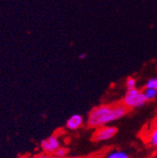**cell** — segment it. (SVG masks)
Returning a JSON list of instances; mask_svg holds the SVG:
<instances>
[{"label": "cell", "mask_w": 157, "mask_h": 158, "mask_svg": "<svg viewBox=\"0 0 157 158\" xmlns=\"http://www.w3.org/2000/svg\"><path fill=\"white\" fill-rule=\"evenodd\" d=\"M128 111L129 108L122 102L96 106L88 115V126L90 128H98L107 125L124 117Z\"/></svg>", "instance_id": "obj_1"}, {"label": "cell", "mask_w": 157, "mask_h": 158, "mask_svg": "<svg viewBox=\"0 0 157 158\" xmlns=\"http://www.w3.org/2000/svg\"><path fill=\"white\" fill-rule=\"evenodd\" d=\"M147 98L145 97L143 91L137 89L136 88L132 89H127L126 94L122 99V103L129 108H135L144 106L147 102Z\"/></svg>", "instance_id": "obj_2"}, {"label": "cell", "mask_w": 157, "mask_h": 158, "mask_svg": "<svg viewBox=\"0 0 157 158\" xmlns=\"http://www.w3.org/2000/svg\"><path fill=\"white\" fill-rule=\"evenodd\" d=\"M118 133V129L115 126L104 125L96 128L93 134V139L95 141H106L113 138Z\"/></svg>", "instance_id": "obj_3"}, {"label": "cell", "mask_w": 157, "mask_h": 158, "mask_svg": "<svg viewBox=\"0 0 157 158\" xmlns=\"http://www.w3.org/2000/svg\"><path fill=\"white\" fill-rule=\"evenodd\" d=\"M41 147L45 153L54 154V152L60 147V141L56 135H52L46 139L41 141Z\"/></svg>", "instance_id": "obj_4"}, {"label": "cell", "mask_w": 157, "mask_h": 158, "mask_svg": "<svg viewBox=\"0 0 157 158\" xmlns=\"http://www.w3.org/2000/svg\"><path fill=\"white\" fill-rule=\"evenodd\" d=\"M83 123H84V118L79 114H74L68 118V121L66 123V127L71 131H74L79 129L83 125Z\"/></svg>", "instance_id": "obj_5"}, {"label": "cell", "mask_w": 157, "mask_h": 158, "mask_svg": "<svg viewBox=\"0 0 157 158\" xmlns=\"http://www.w3.org/2000/svg\"><path fill=\"white\" fill-rule=\"evenodd\" d=\"M148 140L151 146L157 148V123L151 128V132L149 133Z\"/></svg>", "instance_id": "obj_6"}, {"label": "cell", "mask_w": 157, "mask_h": 158, "mask_svg": "<svg viewBox=\"0 0 157 158\" xmlns=\"http://www.w3.org/2000/svg\"><path fill=\"white\" fill-rule=\"evenodd\" d=\"M105 158H129V155L123 151H113L109 152Z\"/></svg>", "instance_id": "obj_7"}, {"label": "cell", "mask_w": 157, "mask_h": 158, "mask_svg": "<svg viewBox=\"0 0 157 158\" xmlns=\"http://www.w3.org/2000/svg\"><path fill=\"white\" fill-rule=\"evenodd\" d=\"M145 97L147 98V100H153V99L157 96V89H150V88H145L144 91H143Z\"/></svg>", "instance_id": "obj_8"}, {"label": "cell", "mask_w": 157, "mask_h": 158, "mask_svg": "<svg viewBox=\"0 0 157 158\" xmlns=\"http://www.w3.org/2000/svg\"><path fill=\"white\" fill-rule=\"evenodd\" d=\"M69 152V150L67 148H64V147H60L55 152H54V155L56 156H58V157H66L67 154Z\"/></svg>", "instance_id": "obj_9"}, {"label": "cell", "mask_w": 157, "mask_h": 158, "mask_svg": "<svg viewBox=\"0 0 157 158\" xmlns=\"http://www.w3.org/2000/svg\"><path fill=\"white\" fill-rule=\"evenodd\" d=\"M135 84H136L135 79L133 78V77H129V78L127 79V80H126V87H127V89H134V88H135Z\"/></svg>", "instance_id": "obj_10"}, {"label": "cell", "mask_w": 157, "mask_h": 158, "mask_svg": "<svg viewBox=\"0 0 157 158\" xmlns=\"http://www.w3.org/2000/svg\"><path fill=\"white\" fill-rule=\"evenodd\" d=\"M145 88H150V89H157V78H151L147 82Z\"/></svg>", "instance_id": "obj_11"}, {"label": "cell", "mask_w": 157, "mask_h": 158, "mask_svg": "<svg viewBox=\"0 0 157 158\" xmlns=\"http://www.w3.org/2000/svg\"><path fill=\"white\" fill-rule=\"evenodd\" d=\"M32 158H54V154H49V153L43 152V153H41V154L35 155Z\"/></svg>", "instance_id": "obj_12"}, {"label": "cell", "mask_w": 157, "mask_h": 158, "mask_svg": "<svg viewBox=\"0 0 157 158\" xmlns=\"http://www.w3.org/2000/svg\"><path fill=\"white\" fill-rule=\"evenodd\" d=\"M86 56H87L86 54H81V55L79 56V58H80V59H84V58H86Z\"/></svg>", "instance_id": "obj_13"}, {"label": "cell", "mask_w": 157, "mask_h": 158, "mask_svg": "<svg viewBox=\"0 0 157 158\" xmlns=\"http://www.w3.org/2000/svg\"><path fill=\"white\" fill-rule=\"evenodd\" d=\"M54 158H66V157H58V156H56V155H54Z\"/></svg>", "instance_id": "obj_14"}, {"label": "cell", "mask_w": 157, "mask_h": 158, "mask_svg": "<svg viewBox=\"0 0 157 158\" xmlns=\"http://www.w3.org/2000/svg\"><path fill=\"white\" fill-rule=\"evenodd\" d=\"M18 158H25L24 156H20V157H18Z\"/></svg>", "instance_id": "obj_15"}]
</instances>
